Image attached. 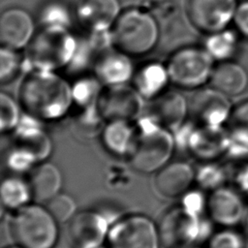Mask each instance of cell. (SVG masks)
I'll list each match as a JSON object with an SVG mask.
<instances>
[{
  "label": "cell",
  "mask_w": 248,
  "mask_h": 248,
  "mask_svg": "<svg viewBox=\"0 0 248 248\" xmlns=\"http://www.w3.org/2000/svg\"><path fill=\"white\" fill-rule=\"evenodd\" d=\"M103 88V83L95 75L79 77L72 84L73 106L78 109L98 106Z\"/></svg>",
  "instance_id": "484cf974"
},
{
  "label": "cell",
  "mask_w": 248,
  "mask_h": 248,
  "mask_svg": "<svg viewBox=\"0 0 248 248\" xmlns=\"http://www.w3.org/2000/svg\"><path fill=\"white\" fill-rule=\"evenodd\" d=\"M124 120L108 121L101 138L105 147L113 154L125 155L129 153L135 137V126Z\"/></svg>",
  "instance_id": "d4e9b609"
},
{
  "label": "cell",
  "mask_w": 248,
  "mask_h": 248,
  "mask_svg": "<svg viewBox=\"0 0 248 248\" xmlns=\"http://www.w3.org/2000/svg\"><path fill=\"white\" fill-rule=\"evenodd\" d=\"M208 248H243L239 235L230 231L216 233L209 242Z\"/></svg>",
  "instance_id": "e575fe53"
},
{
  "label": "cell",
  "mask_w": 248,
  "mask_h": 248,
  "mask_svg": "<svg viewBox=\"0 0 248 248\" xmlns=\"http://www.w3.org/2000/svg\"><path fill=\"white\" fill-rule=\"evenodd\" d=\"M57 223L46 206L28 203L16 210L11 232L23 248H53L58 240Z\"/></svg>",
  "instance_id": "5b68a950"
},
{
  "label": "cell",
  "mask_w": 248,
  "mask_h": 248,
  "mask_svg": "<svg viewBox=\"0 0 248 248\" xmlns=\"http://www.w3.org/2000/svg\"><path fill=\"white\" fill-rule=\"evenodd\" d=\"M134 86H105L98 102L99 110L107 121H137L144 113V102Z\"/></svg>",
  "instance_id": "ba28073f"
},
{
  "label": "cell",
  "mask_w": 248,
  "mask_h": 248,
  "mask_svg": "<svg viewBox=\"0 0 248 248\" xmlns=\"http://www.w3.org/2000/svg\"><path fill=\"white\" fill-rule=\"evenodd\" d=\"M133 86L145 100H153L165 92L170 82L167 65L148 62L137 70L133 77Z\"/></svg>",
  "instance_id": "7402d4cb"
},
{
  "label": "cell",
  "mask_w": 248,
  "mask_h": 248,
  "mask_svg": "<svg viewBox=\"0 0 248 248\" xmlns=\"http://www.w3.org/2000/svg\"><path fill=\"white\" fill-rule=\"evenodd\" d=\"M237 0H186V15L199 31L209 34L232 23Z\"/></svg>",
  "instance_id": "9c48e42d"
},
{
  "label": "cell",
  "mask_w": 248,
  "mask_h": 248,
  "mask_svg": "<svg viewBox=\"0 0 248 248\" xmlns=\"http://www.w3.org/2000/svg\"><path fill=\"white\" fill-rule=\"evenodd\" d=\"M120 14L118 0H80L77 8L79 23L89 32L111 30Z\"/></svg>",
  "instance_id": "9a60e30c"
},
{
  "label": "cell",
  "mask_w": 248,
  "mask_h": 248,
  "mask_svg": "<svg viewBox=\"0 0 248 248\" xmlns=\"http://www.w3.org/2000/svg\"><path fill=\"white\" fill-rule=\"evenodd\" d=\"M41 26H57L70 29L72 16L68 7L60 1H49L40 10Z\"/></svg>",
  "instance_id": "83f0119b"
},
{
  "label": "cell",
  "mask_w": 248,
  "mask_h": 248,
  "mask_svg": "<svg viewBox=\"0 0 248 248\" xmlns=\"http://www.w3.org/2000/svg\"><path fill=\"white\" fill-rule=\"evenodd\" d=\"M240 38V34L234 27H227L206 34L202 46L214 61H217L218 63L229 61L232 60L238 52Z\"/></svg>",
  "instance_id": "cb8c5ba5"
},
{
  "label": "cell",
  "mask_w": 248,
  "mask_h": 248,
  "mask_svg": "<svg viewBox=\"0 0 248 248\" xmlns=\"http://www.w3.org/2000/svg\"><path fill=\"white\" fill-rule=\"evenodd\" d=\"M108 248H160L159 229L142 214H130L109 228Z\"/></svg>",
  "instance_id": "52a82bcc"
},
{
  "label": "cell",
  "mask_w": 248,
  "mask_h": 248,
  "mask_svg": "<svg viewBox=\"0 0 248 248\" xmlns=\"http://www.w3.org/2000/svg\"><path fill=\"white\" fill-rule=\"evenodd\" d=\"M214 62L203 46H188L171 53L166 65L174 85L183 89H200L210 81Z\"/></svg>",
  "instance_id": "8992f818"
},
{
  "label": "cell",
  "mask_w": 248,
  "mask_h": 248,
  "mask_svg": "<svg viewBox=\"0 0 248 248\" xmlns=\"http://www.w3.org/2000/svg\"><path fill=\"white\" fill-rule=\"evenodd\" d=\"M111 32L114 46L130 56L150 52L157 45L160 34L156 18L140 8L121 12Z\"/></svg>",
  "instance_id": "277c9868"
},
{
  "label": "cell",
  "mask_w": 248,
  "mask_h": 248,
  "mask_svg": "<svg viewBox=\"0 0 248 248\" xmlns=\"http://www.w3.org/2000/svg\"><path fill=\"white\" fill-rule=\"evenodd\" d=\"M198 216L185 207L170 209L158 227L161 243L167 248H183L201 233Z\"/></svg>",
  "instance_id": "8fae6325"
},
{
  "label": "cell",
  "mask_w": 248,
  "mask_h": 248,
  "mask_svg": "<svg viewBox=\"0 0 248 248\" xmlns=\"http://www.w3.org/2000/svg\"><path fill=\"white\" fill-rule=\"evenodd\" d=\"M46 208L58 223L71 221L77 214V203L73 197L59 193L46 202Z\"/></svg>",
  "instance_id": "4dcf8cb0"
},
{
  "label": "cell",
  "mask_w": 248,
  "mask_h": 248,
  "mask_svg": "<svg viewBox=\"0 0 248 248\" xmlns=\"http://www.w3.org/2000/svg\"><path fill=\"white\" fill-rule=\"evenodd\" d=\"M104 121L105 119L98 106L78 109L75 116V124L78 132L85 137H94L102 133L105 127Z\"/></svg>",
  "instance_id": "f1b7e54d"
},
{
  "label": "cell",
  "mask_w": 248,
  "mask_h": 248,
  "mask_svg": "<svg viewBox=\"0 0 248 248\" xmlns=\"http://www.w3.org/2000/svg\"><path fill=\"white\" fill-rule=\"evenodd\" d=\"M146 113L166 129L174 132L185 123L189 104L179 92L165 91L151 100Z\"/></svg>",
  "instance_id": "5bb4252c"
},
{
  "label": "cell",
  "mask_w": 248,
  "mask_h": 248,
  "mask_svg": "<svg viewBox=\"0 0 248 248\" xmlns=\"http://www.w3.org/2000/svg\"><path fill=\"white\" fill-rule=\"evenodd\" d=\"M18 96L24 112L41 121L59 120L73 106L72 84L51 71L27 72Z\"/></svg>",
  "instance_id": "6da1fadb"
},
{
  "label": "cell",
  "mask_w": 248,
  "mask_h": 248,
  "mask_svg": "<svg viewBox=\"0 0 248 248\" xmlns=\"http://www.w3.org/2000/svg\"><path fill=\"white\" fill-rule=\"evenodd\" d=\"M208 210L218 224L232 226L237 224L244 214V203L239 195L229 188L219 187L210 195Z\"/></svg>",
  "instance_id": "d6986e66"
},
{
  "label": "cell",
  "mask_w": 248,
  "mask_h": 248,
  "mask_svg": "<svg viewBox=\"0 0 248 248\" xmlns=\"http://www.w3.org/2000/svg\"><path fill=\"white\" fill-rule=\"evenodd\" d=\"M209 83L228 97H235L247 89L248 72L233 60L219 62L213 69Z\"/></svg>",
  "instance_id": "ffe728a7"
},
{
  "label": "cell",
  "mask_w": 248,
  "mask_h": 248,
  "mask_svg": "<svg viewBox=\"0 0 248 248\" xmlns=\"http://www.w3.org/2000/svg\"><path fill=\"white\" fill-rule=\"evenodd\" d=\"M227 140L228 133L223 127L199 124L192 132L188 148L200 157H212L226 149Z\"/></svg>",
  "instance_id": "603a6c76"
},
{
  "label": "cell",
  "mask_w": 248,
  "mask_h": 248,
  "mask_svg": "<svg viewBox=\"0 0 248 248\" xmlns=\"http://www.w3.org/2000/svg\"><path fill=\"white\" fill-rule=\"evenodd\" d=\"M174 147L171 131L143 113L136 121L135 137L128 156L136 170L149 173L158 171L168 164Z\"/></svg>",
  "instance_id": "7a4b0ae2"
},
{
  "label": "cell",
  "mask_w": 248,
  "mask_h": 248,
  "mask_svg": "<svg viewBox=\"0 0 248 248\" xmlns=\"http://www.w3.org/2000/svg\"><path fill=\"white\" fill-rule=\"evenodd\" d=\"M14 131L15 144L31 152L38 161H44L50 155L52 143L40 119L24 112Z\"/></svg>",
  "instance_id": "e0dca14e"
},
{
  "label": "cell",
  "mask_w": 248,
  "mask_h": 248,
  "mask_svg": "<svg viewBox=\"0 0 248 248\" xmlns=\"http://www.w3.org/2000/svg\"><path fill=\"white\" fill-rule=\"evenodd\" d=\"M38 160L28 150L16 144L9 151L7 155V165L15 171L23 172L30 170Z\"/></svg>",
  "instance_id": "d6a6232c"
},
{
  "label": "cell",
  "mask_w": 248,
  "mask_h": 248,
  "mask_svg": "<svg viewBox=\"0 0 248 248\" xmlns=\"http://www.w3.org/2000/svg\"><path fill=\"white\" fill-rule=\"evenodd\" d=\"M7 248H23V247H21L19 245H16V246H10V247H7Z\"/></svg>",
  "instance_id": "f35d334b"
},
{
  "label": "cell",
  "mask_w": 248,
  "mask_h": 248,
  "mask_svg": "<svg viewBox=\"0 0 248 248\" xmlns=\"http://www.w3.org/2000/svg\"><path fill=\"white\" fill-rule=\"evenodd\" d=\"M63 177L59 168L50 162H42L30 174L29 186L32 199L37 202H47L60 193Z\"/></svg>",
  "instance_id": "44dd1931"
},
{
  "label": "cell",
  "mask_w": 248,
  "mask_h": 248,
  "mask_svg": "<svg viewBox=\"0 0 248 248\" xmlns=\"http://www.w3.org/2000/svg\"><path fill=\"white\" fill-rule=\"evenodd\" d=\"M224 178L223 170L213 165H206L201 168L197 173V180L200 185L207 189L219 188Z\"/></svg>",
  "instance_id": "836d02e7"
},
{
  "label": "cell",
  "mask_w": 248,
  "mask_h": 248,
  "mask_svg": "<svg viewBox=\"0 0 248 248\" xmlns=\"http://www.w3.org/2000/svg\"><path fill=\"white\" fill-rule=\"evenodd\" d=\"M231 128L237 129L248 135V100L239 103L233 107L231 118Z\"/></svg>",
  "instance_id": "d590c367"
},
{
  "label": "cell",
  "mask_w": 248,
  "mask_h": 248,
  "mask_svg": "<svg viewBox=\"0 0 248 248\" xmlns=\"http://www.w3.org/2000/svg\"><path fill=\"white\" fill-rule=\"evenodd\" d=\"M36 33L29 13L21 8H9L0 16V40L3 46L21 49L28 46Z\"/></svg>",
  "instance_id": "7c38bea8"
},
{
  "label": "cell",
  "mask_w": 248,
  "mask_h": 248,
  "mask_svg": "<svg viewBox=\"0 0 248 248\" xmlns=\"http://www.w3.org/2000/svg\"><path fill=\"white\" fill-rule=\"evenodd\" d=\"M195 179L192 167L185 162L168 163L158 170L155 187L164 197L173 198L184 194Z\"/></svg>",
  "instance_id": "ac0fdd59"
},
{
  "label": "cell",
  "mask_w": 248,
  "mask_h": 248,
  "mask_svg": "<svg viewBox=\"0 0 248 248\" xmlns=\"http://www.w3.org/2000/svg\"><path fill=\"white\" fill-rule=\"evenodd\" d=\"M78 46V39L70 29L57 26H41L27 46L23 68L56 72L68 67Z\"/></svg>",
  "instance_id": "3957f363"
},
{
  "label": "cell",
  "mask_w": 248,
  "mask_h": 248,
  "mask_svg": "<svg viewBox=\"0 0 248 248\" xmlns=\"http://www.w3.org/2000/svg\"><path fill=\"white\" fill-rule=\"evenodd\" d=\"M108 231L105 217L93 210L80 211L70 221V235L78 248H103Z\"/></svg>",
  "instance_id": "4fadbf2b"
},
{
  "label": "cell",
  "mask_w": 248,
  "mask_h": 248,
  "mask_svg": "<svg viewBox=\"0 0 248 248\" xmlns=\"http://www.w3.org/2000/svg\"><path fill=\"white\" fill-rule=\"evenodd\" d=\"M93 71L105 86L127 84L135 74L130 55L117 48L102 53L97 58Z\"/></svg>",
  "instance_id": "2e32d148"
},
{
  "label": "cell",
  "mask_w": 248,
  "mask_h": 248,
  "mask_svg": "<svg viewBox=\"0 0 248 248\" xmlns=\"http://www.w3.org/2000/svg\"><path fill=\"white\" fill-rule=\"evenodd\" d=\"M232 24L241 37L248 39V0L238 2Z\"/></svg>",
  "instance_id": "8d00e7d4"
},
{
  "label": "cell",
  "mask_w": 248,
  "mask_h": 248,
  "mask_svg": "<svg viewBox=\"0 0 248 248\" xmlns=\"http://www.w3.org/2000/svg\"><path fill=\"white\" fill-rule=\"evenodd\" d=\"M23 68V60L16 49L3 46L0 50V81L10 83Z\"/></svg>",
  "instance_id": "f546056e"
},
{
  "label": "cell",
  "mask_w": 248,
  "mask_h": 248,
  "mask_svg": "<svg viewBox=\"0 0 248 248\" xmlns=\"http://www.w3.org/2000/svg\"><path fill=\"white\" fill-rule=\"evenodd\" d=\"M21 114L18 105L12 96L2 92L0 94V129L1 132L14 131L20 120Z\"/></svg>",
  "instance_id": "1f68e13d"
},
{
  "label": "cell",
  "mask_w": 248,
  "mask_h": 248,
  "mask_svg": "<svg viewBox=\"0 0 248 248\" xmlns=\"http://www.w3.org/2000/svg\"><path fill=\"white\" fill-rule=\"evenodd\" d=\"M233 106L230 97L210 86L196 92L189 103V113L202 125L223 127L230 121Z\"/></svg>",
  "instance_id": "30bf717a"
},
{
  "label": "cell",
  "mask_w": 248,
  "mask_h": 248,
  "mask_svg": "<svg viewBox=\"0 0 248 248\" xmlns=\"http://www.w3.org/2000/svg\"><path fill=\"white\" fill-rule=\"evenodd\" d=\"M0 194L3 205L16 210L28 204L32 199L29 183L16 176L7 177L2 181Z\"/></svg>",
  "instance_id": "4316f807"
},
{
  "label": "cell",
  "mask_w": 248,
  "mask_h": 248,
  "mask_svg": "<svg viewBox=\"0 0 248 248\" xmlns=\"http://www.w3.org/2000/svg\"><path fill=\"white\" fill-rule=\"evenodd\" d=\"M184 202V206L188 211L195 215H199V213L202 210V206L204 204L202 196L199 193H193V194H188L185 198Z\"/></svg>",
  "instance_id": "74e56055"
}]
</instances>
